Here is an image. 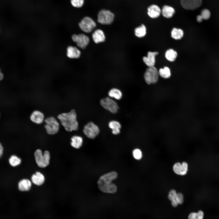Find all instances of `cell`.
Segmentation results:
<instances>
[{"mask_svg":"<svg viewBox=\"0 0 219 219\" xmlns=\"http://www.w3.org/2000/svg\"><path fill=\"white\" fill-rule=\"evenodd\" d=\"M100 103L104 108L113 113H116L118 110L117 103L110 98L107 97L102 99Z\"/></svg>","mask_w":219,"mask_h":219,"instance_id":"cell-9","label":"cell"},{"mask_svg":"<svg viewBox=\"0 0 219 219\" xmlns=\"http://www.w3.org/2000/svg\"><path fill=\"white\" fill-rule=\"evenodd\" d=\"M84 1V0H71V3L74 7L78 8L83 6Z\"/></svg>","mask_w":219,"mask_h":219,"instance_id":"cell-31","label":"cell"},{"mask_svg":"<svg viewBox=\"0 0 219 219\" xmlns=\"http://www.w3.org/2000/svg\"><path fill=\"white\" fill-rule=\"evenodd\" d=\"M158 54L157 52H148L147 56L143 57L144 62L149 67L154 66L155 61V57Z\"/></svg>","mask_w":219,"mask_h":219,"instance_id":"cell-14","label":"cell"},{"mask_svg":"<svg viewBox=\"0 0 219 219\" xmlns=\"http://www.w3.org/2000/svg\"><path fill=\"white\" fill-rule=\"evenodd\" d=\"M117 174L116 172H111L101 176L99 179L97 183L99 189L103 192L113 193L117 191L116 185L112 181L116 179Z\"/></svg>","mask_w":219,"mask_h":219,"instance_id":"cell-1","label":"cell"},{"mask_svg":"<svg viewBox=\"0 0 219 219\" xmlns=\"http://www.w3.org/2000/svg\"><path fill=\"white\" fill-rule=\"evenodd\" d=\"M4 77V75L0 68V82L3 79Z\"/></svg>","mask_w":219,"mask_h":219,"instance_id":"cell-38","label":"cell"},{"mask_svg":"<svg viewBox=\"0 0 219 219\" xmlns=\"http://www.w3.org/2000/svg\"><path fill=\"white\" fill-rule=\"evenodd\" d=\"M108 95L110 97L117 99H120L122 97V93L121 91L116 88L112 89L109 90Z\"/></svg>","mask_w":219,"mask_h":219,"instance_id":"cell-27","label":"cell"},{"mask_svg":"<svg viewBox=\"0 0 219 219\" xmlns=\"http://www.w3.org/2000/svg\"><path fill=\"white\" fill-rule=\"evenodd\" d=\"M175 12V9L173 7L167 5H164L162 10V15L167 18L172 17Z\"/></svg>","mask_w":219,"mask_h":219,"instance_id":"cell-20","label":"cell"},{"mask_svg":"<svg viewBox=\"0 0 219 219\" xmlns=\"http://www.w3.org/2000/svg\"><path fill=\"white\" fill-rule=\"evenodd\" d=\"M83 132L87 137L93 139L98 134L99 130L96 125L92 122H90L84 126Z\"/></svg>","mask_w":219,"mask_h":219,"instance_id":"cell-8","label":"cell"},{"mask_svg":"<svg viewBox=\"0 0 219 219\" xmlns=\"http://www.w3.org/2000/svg\"><path fill=\"white\" fill-rule=\"evenodd\" d=\"M44 121V127L47 132L49 134H57L59 129L60 125L57 120L54 117L50 116L46 118Z\"/></svg>","mask_w":219,"mask_h":219,"instance_id":"cell-4","label":"cell"},{"mask_svg":"<svg viewBox=\"0 0 219 219\" xmlns=\"http://www.w3.org/2000/svg\"><path fill=\"white\" fill-rule=\"evenodd\" d=\"M158 72L159 75L165 78H169L171 75L170 70L167 67H165L163 68H160Z\"/></svg>","mask_w":219,"mask_h":219,"instance_id":"cell-28","label":"cell"},{"mask_svg":"<svg viewBox=\"0 0 219 219\" xmlns=\"http://www.w3.org/2000/svg\"><path fill=\"white\" fill-rule=\"evenodd\" d=\"M4 148L2 144L0 142V159L2 158L4 154Z\"/></svg>","mask_w":219,"mask_h":219,"instance_id":"cell-36","label":"cell"},{"mask_svg":"<svg viewBox=\"0 0 219 219\" xmlns=\"http://www.w3.org/2000/svg\"><path fill=\"white\" fill-rule=\"evenodd\" d=\"M203 20V19L200 15H198L197 16L196 20L198 22H201Z\"/></svg>","mask_w":219,"mask_h":219,"instance_id":"cell-37","label":"cell"},{"mask_svg":"<svg viewBox=\"0 0 219 219\" xmlns=\"http://www.w3.org/2000/svg\"><path fill=\"white\" fill-rule=\"evenodd\" d=\"M9 165L12 167L15 168L19 166L22 162L21 158L17 155L12 154L8 159Z\"/></svg>","mask_w":219,"mask_h":219,"instance_id":"cell-19","label":"cell"},{"mask_svg":"<svg viewBox=\"0 0 219 219\" xmlns=\"http://www.w3.org/2000/svg\"><path fill=\"white\" fill-rule=\"evenodd\" d=\"M133 155L134 158L137 160L141 159L142 156V152L139 149H134L133 151Z\"/></svg>","mask_w":219,"mask_h":219,"instance_id":"cell-32","label":"cell"},{"mask_svg":"<svg viewBox=\"0 0 219 219\" xmlns=\"http://www.w3.org/2000/svg\"><path fill=\"white\" fill-rule=\"evenodd\" d=\"M161 10L159 7L155 5L150 6L148 9V14L151 18H155L160 15Z\"/></svg>","mask_w":219,"mask_h":219,"instance_id":"cell-15","label":"cell"},{"mask_svg":"<svg viewBox=\"0 0 219 219\" xmlns=\"http://www.w3.org/2000/svg\"><path fill=\"white\" fill-rule=\"evenodd\" d=\"M181 163L177 162L175 163L173 166L174 172L177 175H180L181 172Z\"/></svg>","mask_w":219,"mask_h":219,"instance_id":"cell-29","label":"cell"},{"mask_svg":"<svg viewBox=\"0 0 219 219\" xmlns=\"http://www.w3.org/2000/svg\"><path fill=\"white\" fill-rule=\"evenodd\" d=\"M114 17V14L110 11L102 10L98 14V21L102 24H110L113 22Z\"/></svg>","mask_w":219,"mask_h":219,"instance_id":"cell-6","label":"cell"},{"mask_svg":"<svg viewBox=\"0 0 219 219\" xmlns=\"http://www.w3.org/2000/svg\"><path fill=\"white\" fill-rule=\"evenodd\" d=\"M135 35L138 37L144 36L146 33V29L145 26L142 24L140 26L136 28L134 30Z\"/></svg>","mask_w":219,"mask_h":219,"instance_id":"cell-24","label":"cell"},{"mask_svg":"<svg viewBox=\"0 0 219 219\" xmlns=\"http://www.w3.org/2000/svg\"><path fill=\"white\" fill-rule=\"evenodd\" d=\"M159 74L158 71L154 66L149 67L146 70L144 75L146 82L148 84L156 83L158 81Z\"/></svg>","mask_w":219,"mask_h":219,"instance_id":"cell-5","label":"cell"},{"mask_svg":"<svg viewBox=\"0 0 219 219\" xmlns=\"http://www.w3.org/2000/svg\"><path fill=\"white\" fill-rule=\"evenodd\" d=\"M96 26L95 22L89 17H85L79 23V26L81 30L87 33L91 32Z\"/></svg>","mask_w":219,"mask_h":219,"instance_id":"cell-7","label":"cell"},{"mask_svg":"<svg viewBox=\"0 0 219 219\" xmlns=\"http://www.w3.org/2000/svg\"><path fill=\"white\" fill-rule=\"evenodd\" d=\"M181 172L180 175L184 176L186 174L188 170V165L186 162H183L181 163Z\"/></svg>","mask_w":219,"mask_h":219,"instance_id":"cell-34","label":"cell"},{"mask_svg":"<svg viewBox=\"0 0 219 219\" xmlns=\"http://www.w3.org/2000/svg\"><path fill=\"white\" fill-rule=\"evenodd\" d=\"M57 118L66 131L71 132L78 130V124L77 120L76 113L74 109L68 113L59 114Z\"/></svg>","mask_w":219,"mask_h":219,"instance_id":"cell-2","label":"cell"},{"mask_svg":"<svg viewBox=\"0 0 219 219\" xmlns=\"http://www.w3.org/2000/svg\"><path fill=\"white\" fill-rule=\"evenodd\" d=\"M176 199L179 204H182L183 203L184 196L182 193L180 192L177 193Z\"/></svg>","mask_w":219,"mask_h":219,"instance_id":"cell-35","label":"cell"},{"mask_svg":"<svg viewBox=\"0 0 219 219\" xmlns=\"http://www.w3.org/2000/svg\"><path fill=\"white\" fill-rule=\"evenodd\" d=\"M81 55L80 50L76 47L72 46H68L67 49V55L70 58H77Z\"/></svg>","mask_w":219,"mask_h":219,"instance_id":"cell-16","label":"cell"},{"mask_svg":"<svg viewBox=\"0 0 219 219\" xmlns=\"http://www.w3.org/2000/svg\"><path fill=\"white\" fill-rule=\"evenodd\" d=\"M202 0H181L182 7L187 10L195 9L201 5Z\"/></svg>","mask_w":219,"mask_h":219,"instance_id":"cell-11","label":"cell"},{"mask_svg":"<svg viewBox=\"0 0 219 219\" xmlns=\"http://www.w3.org/2000/svg\"><path fill=\"white\" fill-rule=\"evenodd\" d=\"M200 15L203 19L207 20L209 19L210 18L211 13L208 9H204L202 10Z\"/></svg>","mask_w":219,"mask_h":219,"instance_id":"cell-30","label":"cell"},{"mask_svg":"<svg viewBox=\"0 0 219 219\" xmlns=\"http://www.w3.org/2000/svg\"><path fill=\"white\" fill-rule=\"evenodd\" d=\"M73 41L76 43L77 45L82 49H84L89 42V37L83 34H74L71 37Z\"/></svg>","mask_w":219,"mask_h":219,"instance_id":"cell-10","label":"cell"},{"mask_svg":"<svg viewBox=\"0 0 219 219\" xmlns=\"http://www.w3.org/2000/svg\"><path fill=\"white\" fill-rule=\"evenodd\" d=\"M44 117L43 114L38 110L33 111L30 116L31 120L36 124L42 123L44 120Z\"/></svg>","mask_w":219,"mask_h":219,"instance_id":"cell-12","label":"cell"},{"mask_svg":"<svg viewBox=\"0 0 219 219\" xmlns=\"http://www.w3.org/2000/svg\"><path fill=\"white\" fill-rule=\"evenodd\" d=\"M204 213L201 210H199L197 212L190 213L188 216V219H203Z\"/></svg>","mask_w":219,"mask_h":219,"instance_id":"cell-26","label":"cell"},{"mask_svg":"<svg viewBox=\"0 0 219 219\" xmlns=\"http://www.w3.org/2000/svg\"><path fill=\"white\" fill-rule=\"evenodd\" d=\"M183 35V31L180 29L173 28L171 32L172 37L175 40L180 39Z\"/></svg>","mask_w":219,"mask_h":219,"instance_id":"cell-23","label":"cell"},{"mask_svg":"<svg viewBox=\"0 0 219 219\" xmlns=\"http://www.w3.org/2000/svg\"><path fill=\"white\" fill-rule=\"evenodd\" d=\"M92 37L94 42L96 43L103 42L105 39L103 31L100 29L94 31L92 34Z\"/></svg>","mask_w":219,"mask_h":219,"instance_id":"cell-18","label":"cell"},{"mask_svg":"<svg viewBox=\"0 0 219 219\" xmlns=\"http://www.w3.org/2000/svg\"><path fill=\"white\" fill-rule=\"evenodd\" d=\"M109 127L112 130V133L114 134H117L120 132V129L121 126L120 123L118 121H112L109 124Z\"/></svg>","mask_w":219,"mask_h":219,"instance_id":"cell-22","label":"cell"},{"mask_svg":"<svg viewBox=\"0 0 219 219\" xmlns=\"http://www.w3.org/2000/svg\"><path fill=\"white\" fill-rule=\"evenodd\" d=\"M31 182L27 179H23L18 182L17 187L19 190L21 192H26L29 190L31 187Z\"/></svg>","mask_w":219,"mask_h":219,"instance_id":"cell-13","label":"cell"},{"mask_svg":"<svg viewBox=\"0 0 219 219\" xmlns=\"http://www.w3.org/2000/svg\"><path fill=\"white\" fill-rule=\"evenodd\" d=\"M177 193L176 190L173 189H171L169 193L168 198L171 202L176 201V198Z\"/></svg>","mask_w":219,"mask_h":219,"instance_id":"cell-33","label":"cell"},{"mask_svg":"<svg viewBox=\"0 0 219 219\" xmlns=\"http://www.w3.org/2000/svg\"><path fill=\"white\" fill-rule=\"evenodd\" d=\"M34 157L36 163L40 167H46L49 164L50 155L47 151H45L43 154L40 149L36 150L34 153Z\"/></svg>","mask_w":219,"mask_h":219,"instance_id":"cell-3","label":"cell"},{"mask_svg":"<svg viewBox=\"0 0 219 219\" xmlns=\"http://www.w3.org/2000/svg\"><path fill=\"white\" fill-rule=\"evenodd\" d=\"M71 145L75 148H79L82 145L83 139L82 137L75 135L72 137L71 139Z\"/></svg>","mask_w":219,"mask_h":219,"instance_id":"cell-21","label":"cell"},{"mask_svg":"<svg viewBox=\"0 0 219 219\" xmlns=\"http://www.w3.org/2000/svg\"><path fill=\"white\" fill-rule=\"evenodd\" d=\"M177 56V52L172 49L167 50L165 54L166 58L170 61H174Z\"/></svg>","mask_w":219,"mask_h":219,"instance_id":"cell-25","label":"cell"},{"mask_svg":"<svg viewBox=\"0 0 219 219\" xmlns=\"http://www.w3.org/2000/svg\"><path fill=\"white\" fill-rule=\"evenodd\" d=\"M31 180L32 182L35 185L40 186L44 183L45 178L42 173L37 172L32 175L31 177Z\"/></svg>","mask_w":219,"mask_h":219,"instance_id":"cell-17","label":"cell"}]
</instances>
